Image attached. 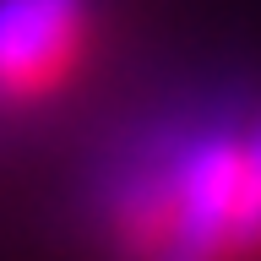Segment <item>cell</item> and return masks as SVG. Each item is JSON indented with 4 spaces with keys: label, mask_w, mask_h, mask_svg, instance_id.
<instances>
[{
    "label": "cell",
    "mask_w": 261,
    "mask_h": 261,
    "mask_svg": "<svg viewBox=\"0 0 261 261\" xmlns=\"http://www.w3.org/2000/svg\"><path fill=\"white\" fill-rule=\"evenodd\" d=\"M130 261H261V103L147 136L109 185Z\"/></svg>",
    "instance_id": "1"
},
{
    "label": "cell",
    "mask_w": 261,
    "mask_h": 261,
    "mask_svg": "<svg viewBox=\"0 0 261 261\" xmlns=\"http://www.w3.org/2000/svg\"><path fill=\"white\" fill-rule=\"evenodd\" d=\"M93 0H0V98H44L87 55Z\"/></svg>",
    "instance_id": "2"
}]
</instances>
